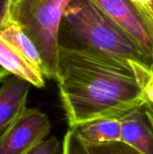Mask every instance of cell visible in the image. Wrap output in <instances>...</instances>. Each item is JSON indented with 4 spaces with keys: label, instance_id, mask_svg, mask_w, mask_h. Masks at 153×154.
Masks as SVG:
<instances>
[{
    "label": "cell",
    "instance_id": "1",
    "mask_svg": "<svg viewBox=\"0 0 153 154\" xmlns=\"http://www.w3.org/2000/svg\"><path fill=\"white\" fill-rule=\"evenodd\" d=\"M150 72L151 67L141 62L60 46L56 81L69 126L120 118L145 105Z\"/></svg>",
    "mask_w": 153,
    "mask_h": 154
},
{
    "label": "cell",
    "instance_id": "2",
    "mask_svg": "<svg viewBox=\"0 0 153 154\" xmlns=\"http://www.w3.org/2000/svg\"><path fill=\"white\" fill-rule=\"evenodd\" d=\"M58 43L153 65L137 42L92 0L70 2L60 24Z\"/></svg>",
    "mask_w": 153,
    "mask_h": 154
},
{
    "label": "cell",
    "instance_id": "3",
    "mask_svg": "<svg viewBox=\"0 0 153 154\" xmlns=\"http://www.w3.org/2000/svg\"><path fill=\"white\" fill-rule=\"evenodd\" d=\"M72 0H19L12 9L14 21L35 45L44 77L56 80L58 33L63 14Z\"/></svg>",
    "mask_w": 153,
    "mask_h": 154
},
{
    "label": "cell",
    "instance_id": "4",
    "mask_svg": "<svg viewBox=\"0 0 153 154\" xmlns=\"http://www.w3.org/2000/svg\"><path fill=\"white\" fill-rule=\"evenodd\" d=\"M49 117L37 108H26L0 135V154H26L50 133Z\"/></svg>",
    "mask_w": 153,
    "mask_h": 154
},
{
    "label": "cell",
    "instance_id": "5",
    "mask_svg": "<svg viewBox=\"0 0 153 154\" xmlns=\"http://www.w3.org/2000/svg\"><path fill=\"white\" fill-rule=\"evenodd\" d=\"M125 31L153 61V32L131 0H92Z\"/></svg>",
    "mask_w": 153,
    "mask_h": 154
},
{
    "label": "cell",
    "instance_id": "6",
    "mask_svg": "<svg viewBox=\"0 0 153 154\" xmlns=\"http://www.w3.org/2000/svg\"><path fill=\"white\" fill-rule=\"evenodd\" d=\"M121 142L144 154H153V125L145 105L120 117Z\"/></svg>",
    "mask_w": 153,
    "mask_h": 154
},
{
    "label": "cell",
    "instance_id": "7",
    "mask_svg": "<svg viewBox=\"0 0 153 154\" xmlns=\"http://www.w3.org/2000/svg\"><path fill=\"white\" fill-rule=\"evenodd\" d=\"M30 83L12 75L0 88V135L27 108Z\"/></svg>",
    "mask_w": 153,
    "mask_h": 154
},
{
    "label": "cell",
    "instance_id": "8",
    "mask_svg": "<svg viewBox=\"0 0 153 154\" xmlns=\"http://www.w3.org/2000/svg\"><path fill=\"white\" fill-rule=\"evenodd\" d=\"M0 65L10 75L21 78L36 88L45 86L44 75L41 69L30 62L12 44L0 36Z\"/></svg>",
    "mask_w": 153,
    "mask_h": 154
},
{
    "label": "cell",
    "instance_id": "9",
    "mask_svg": "<svg viewBox=\"0 0 153 154\" xmlns=\"http://www.w3.org/2000/svg\"><path fill=\"white\" fill-rule=\"evenodd\" d=\"M70 128L86 145H98L121 141V121L118 117L96 118Z\"/></svg>",
    "mask_w": 153,
    "mask_h": 154
},
{
    "label": "cell",
    "instance_id": "10",
    "mask_svg": "<svg viewBox=\"0 0 153 154\" xmlns=\"http://www.w3.org/2000/svg\"><path fill=\"white\" fill-rule=\"evenodd\" d=\"M0 36L12 44L30 62L41 69V60L35 45L14 21L12 20L0 30Z\"/></svg>",
    "mask_w": 153,
    "mask_h": 154
},
{
    "label": "cell",
    "instance_id": "11",
    "mask_svg": "<svg viewBox=\"0 0 153 154\" xmlns=\"http://www.w3.org/2000/svg\"><path fill=\"white\" fill-rule=\"evenodd\" d=\"M89 154H144L123 142L98 145H87Z\"/></svg>",
    "mask_w": 153,
    "mask_h": 154
},
{
    "label": "cell",
    "instance_id": "12",
    "mask_svg": "<svg viewBox=\"0 0 153 154\" xmlns=\"http://www.w3.org/2000/svg\"><path fill=\"white\" fill-rule=\"evenodd\" d=\"M62 146V154H89L87 149V145L71 128H69L65 134Z\"/></svg>",
    "mask_w": 153,
    "mask_h": 154
},
{
    "label": "cell",
    "instance_id": "13",
    "mask_svg": "<svg viewBox=\"0 0 153 154\" xmlns=\"http://www.w3.org/2000/svg\"><path fill=\"white\" fill-rule=\"evenodd\" d=\"M63 146L60 141L51 136L48 139H44L32 148L26 154H62Z\"/></svg>",
    "mask_w": 153,
    "mask_h": 154
},
{
    "label": "cell",
    "instance_id": "14",
    "mask_svg": "<svg viewBox=\"0 0 153 154\" xmlns=\"http://www.w3.org/2000/svg\"><path fill=\"white\" fill-rule=\"evenodd\" d=\"M142 14L153 32V0H131Z\"/></svg>",
    "mask_w": 153,
    "mask_h": 154
},
{
    "label": "cell",
    "instance_id": "15",
    "mask_svg": "<svg viewBox=\"0 0 153 154\" xmlns=\"http://www.w3.org/2000/svg\"><path fill=\"white\" fill-rule=\"evenodd\" d=\"M12 21L11 0H0V30Z\"/></svg>",
    "mask_w": 153,
    "mask_h": 154
},
{
    "label": "cell",
    "instance_id": "16",
    "mask_svg": "<svg viewBox=\"0 0 153 154\" xmlns=\"http://www.w3.org/2000/svg\"><path fill=\"white\" fill-rule=\"evenodd\" d=\"M144 97L146 105L153 108V65L151 68L150 76L144 87Z\"/></svg>",
    "mask_w": 153,
    "mask_h": 154
},
{
    "label": "cell",
    "instance_id": "17",
    "mask_svg": "<svg viewBox=\"0 0 153 154\" xmlns=\"http://www.w3.org/2000/svg\"><path fill=\"white\" fill-rule=\"evenodd\" d=\"M9 75H10V73L4 67H2L0 65V82H3Z\"/></svg>",
    "mask_w": 153,
    "mask_h": 154
},
{
    "label": "cell",
    "instance_id": "18",
    "mask_svg": "<svg viewBox=\"0 0 153 154\" xmlns=\"http://www.w3.org/2000/svg\"><path fill=\"white\" fill-rule=\"evenodd\" d=\"M145 108H146V111L148 113V116H149V117H150V119L151 121V124H152L153 125V108H151L149 106H147L146 104H145Z\"/></svg>",
    "mask_w": 153,
    "mask_h": 154
},
{
    "label": "cell",
    "instance_id": "19",
    "mask_svg": "<svg viewBox=\"0 0 153 154\" xmlns=\"http://www.w3.org/2000/svg\"><path fill=\"white\" fill-rule=\"evenodd\" d=\"M19 0H11V3H12V9H13V7L16 5V3L18 2Z\"/></svg>",
    "mask_w": 153,
    "mask_h": 154
},
{
    "label": "cell",
    "instance_id": "20",
    "mask_svg": "<svg viewBox=\"0 0 153 154\" xmlns=\"http://www.w3.org/2000/svg\"><path fill=\"white\" fill-rule=\"evenodd\" d=\"M152 8H153V4H152Z\"/></svg>",
    "mask_w": 153,
    "mask_h": 154
}]
</instances>
